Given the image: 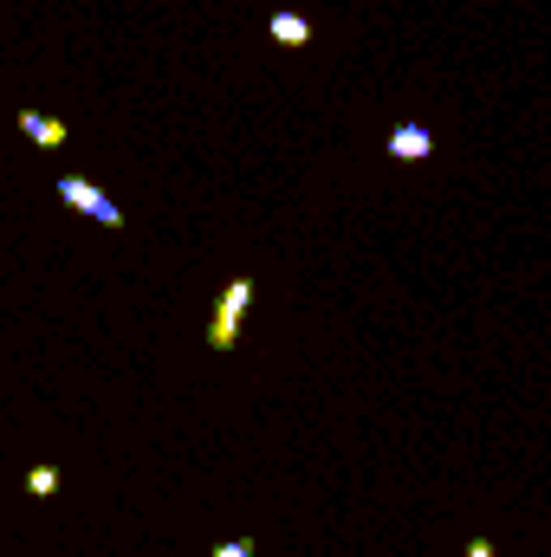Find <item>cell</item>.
<instances>
[{"label":"cell","instance_id":"6","mask_svg":"<svg viewBox=\"0 0 551 557\" xmlns=\"http://www.w3.org/2000/svg\"><path fill=\"white\" fill-rule=\"evenodd\" d=\"M26 493H33V499H52V493H59V467H33V473H26Z\"/></svg>","mask_w":551,"mask_h":557},{"label":"cell","instance_id":"3","mask_svg":"<svg viewBox=\"0 0 551 557\" xmlns=\"http://www.w3.org/2000/svg\"><path fill=\"white\" fill-rule=\"evenodd\" d=\"M20 131H26V143H39V149H65V124L46 117V111H20Z\"/></svg>","mask_w":551,"mask_h":557},{"label":"cell","instance_id":"5","mask_svg":"<svg viewBox=\"0 0 551 557\" xmlns=\"http://www.w3.org/2000/svg\"><path fill=\"white\" fill-rule=\"evenodd\" d=\"M267 33H273L279 46H305V39H311V20H305V13H273Z\"/></svg>","mask_w":551,"mask_h":557},{"label":"cell","instance_id":"2","mask_svg":"<svg viewBox=\"0 0 551 557\" xmlns=\"http://www.w3.org/2000/svg\"><path fill=\"white\" fill-rule=\"evenodd\" d=\"M59 201L72 208V214H85V221H98V227H124V208L98 188V182H85V175H65L59 182Z\"/></svg>","mask_w":551,"mask_h":557},{"label":"cell","instance_id":"7","mask_svg":"<svg viewBox=\"0 0 551 557\" xmlns=\"http://www.w3.org/2000/svg\"><path fill=\"white\" fill-rule=\"evenodd\" d=\"M208 557H254V545H247V539H228V545H215Z\"/></svg>","mask_w":551,"mask_h":557},{"label":"cell","instance_id":"1","mask_svg":"<svg viewBox=\"0 0 551 557\" xmlns=\"http://www.w3.org/2000/svg\"><path fill=\"white\" fill-rule=\"evenodd\" d=\"M247 305H254V278H228V292H221V305H215V318H208V344H215V350H234V344H241Z\"/></svg>","mask_w":551,"mask_h":557},{"label":"cell","instance_id":"4","mask_svg":"<svg viewBox=\"0 0 551 557\" xmlns=\"http://www.w3.org/2000/svg\"><path fill=\"white\" fill-rule=\"evenodd\" d=\"M428 149H434V137H428L421 124H396V131H390V156H396V162H421Z\"/></svg>","mask_w":551,"mask_h":557},{"label":"cell","instance_id":"8","mask_svg":"<svg viewBox=\"0 0 551 557\" xmlns=\"http://www.w3.org/2000/svg\"><path fill=\"white\" fill-rule=\"evenodd\" d=\"M467 557H500V552H493L487 539H474V545H467Z\"/></svg>","mask_w":551,"mask_h":557}]
</instances>
